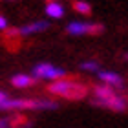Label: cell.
I'll return each mask as SVG.
<instances>
[{
	"label": "cell",
	"instance_id": "cell-1",
	"mask_svg": "<svg viewBox=\"0 0 128 128\" xmlns=\"http://www.w3.org/2000/svg\"><path fill=\"white\" fill-rule=\"evenodd\" d=\"M48 94L55 95V97H62V99H68V101H80L88 95V86L84 82H80L77 79H59V80H53L51 84H48Z\"/></svg>",
	"mask_w": 128,
	"mask_h": 128
},
{
	"label": "cell",
	"instance_id": "cell-2",
	"mask_svg": "<svg viewBox=\"0 0 128 128\" xmlns=\"http://www.w3.org/2000/svg\"><path fill=\"white\" fill-rule=\"evenodd\" d=\"M94 104L95 106H101V108H108L112 112H124L128 108V101L126 97L119 95L115 88L108 84H95L94 88Z\"/></svg>",
	"mask_w": 128,
	"mask_h": 128
},
{
	"label": "cell",
	"instance_id": "cell-3",
	"mask_svg": "<svg viewBox=\"0 0 128 128\" xmlns=\"http://www.w3.org/2000/svg\"><path fill=\"white\" fill-rule=\"evenodd\" d=\"M59 102L51 99H13L9 97L0 110L4 112H18V110H57Z\"/></svg>",
	"mask_w": 128,
	"mask_h": 128
},
{
	"label": "cell",
	"instance_id": "cell-4",
	"mask_svg": "<svg viewBox=\"0 0 128 128\" xmlns=\"http://www.w3.org/2000/svg\"><path fill=\"white\" fill-rule=\"evenodd\" d=\"M31 75L37 80L40 79H48V80H59L66 77V70H62L59 66H53L50 62H38L31 68Z\"/></svg>",
	"mask_w": 128,
	"mask_h": 128
},
{
	"label": "cell",
	"instance_id": "cell-5",
	"mask_svg": "<svg viewBox=\"0 0 128 128\" xmlns=\"http://www.w3.org/2000/svg\"><path fill=\"white\" fill-rule=\"evenodd\" d=\"M66 31L70 35H99L104 31L102 24L97 22H86V20H73L66 26Z\"/></svg>",
	"mask_w": 128,
	"mask_h": 128
},
{
	"label": "cell",
	"instance_id": "cell-6",
	"mask_svg": "<svg viewBox=\"0 0 128 128\" xmlns=\"http://www.w3.org/2000/svg\"><path fill=\"white\" fill-rule=\"evenodd\" d=\"M97 77H99V80H101L102 84H108V86H112L115 90H121L124 86L123 77H121L119 73H115V72H104V70H101V72L97 73Z\"/></svg>",
	"mask_w": 128,
	"mask_h": 128
},
{
	"label": "cell",
	"instance_id": "cell-7",
	"mask_svg": "<svg viewBox=\"0 0 128 128\" xmlns=\"http://www.w3.org/2000/svg\"><path fill=\"white\" fill-rule=\"evenodd\" d=\"M50 28V20H35L30 22V24L22 26L20 28V37H28V35H35V33H40L44 30Z\"/></svg>",
	"mask_w": 128,
	"mask_h": 128
},
{
	"label": "cell",
	"instance_id": "cell-8",
	"mask_svg": "<svg viewBox=\"0 0 128 128\" xmlns=\"http://www.w3.org/2000/svg\"><path fill=\"white\" fill-rule=\"evenodd\" d=\"M35 82H37V79L33 77V75L30 73H16L11 77V84L15 86V88H20V90H24V88H30V86H33Z\"/></svg>",
	"mask_w": 128,
	"mask_h": 128
},
{
	"label": "cell",
	"instance_id": "cell-9",
	"mask_svg": "<svg viewBox=\"0 0 128 128\" xmlns=\"http://www.w3.org/2000/svg\"><path fill=\"white\" fill-rule=\"evenodd\" d=\"M44 13H46V16H48V18H62L64 16V13H66V11H64V6L60 4V2H57V0H51V2H48L46 4V8H44Z\"/></svg>",
	"mask_w": 128,
	"mask_h": 128
},
{
	"label": "cell",
	"instance_id": "cell-10",
	"mask_svg": "<svg viewBox=\"0 0 128 128\" xmlns=\"http://www.w3.org/2000/svg\"><path fill=\"white\" fill-rule=\"evenodd\" d=\"M73 9L80 15H90L92 13V6L86 2V0H75L73 2Z\"/></svg>",
	"mask_w": 128,
	"mask_h": 128
},
{
	"label": "cell",
	"instance_id": "cell-11",
	"mask_svg": "<svg viewBox=\"0 0 128 128\" xmlns=\"http://www.w3.org/2000/svg\"><path fill=\"white\" fill-rule=\"evenodd\" d=\"M80 68L86 70V72H94V73H99L101 72V64H99L97 60H86L80 64Z\"/></svg>",
	"mask_w": 128,
	"mask_h": 128
},
{
	"label": "cell",
	"instance_id": "cell-12",
	"mask_svg": "<svg viewBox=\"0 0 128 128\" xmlns=\"http://www.w3.org/2000/svg\"><path fill=\"white\" fill-rule=\"evenodd\" d=\"M15 126V117H2L0 119V128H13Z\"/></svg>",
	"mask_w": 128,
	"mask_h": 128
},
{
	"label": "cell",
	"instance_id": "cell-13",
	"mask_svg": "<svg viewBox=\"0 0 128 128\" xmlns=\"http://www.w3.org/2000/svg\"><path fill=\"white\" fill-rule=\"evenodd\" d=\"M8 30V18L4 15H0V31H6Z\"/></svg>",
	"mask_w": 128,
	"mask_h": 128
},
{
	"label": "cell",
	"instance_id": "cell-14",
	"mask_svg": "<svg viewBox=\"0 0 128 128\" xmlns=\"http://www.w3.org/2000/svg\"><path fill=\"white\" fill-rule=\"evenodd\" d=\"M8 99H9V95L6 94V92H2V90H0V106H2V104H4L6 101H8Z\"/></svg>",
	"mask_w": 128,
	"mask_h": 128
},
{
	"label": "cell",
	"instance_id": "cell-15",
	"mask_svg": "<svg viewBox=\"0 0 128 128\" xmlns=\"http://www.w3.org/2000/svg\"><path fill=\"white\" fill-rule=\"evenodd\" d=\"M123 57H124V59H126V60H128V53H124V55H123Z\"/></svg>",
	"mask_w": 128,
	"mask_h": 128
},
{
	"label": "cell",
	"instance_id": "cell-16",
	"mask_svg": "<svg viewBox=\"0 0 128 128\" xmlns=\"http://www.w3.org/2000/svg\"><path fill=\"white\" fill-rule=\"evenodd\" d=\"M46 2H51V0H46Z\"/></svg>",
	"mask_w": 128,
	"mask_h": 128
}]
</instances>
